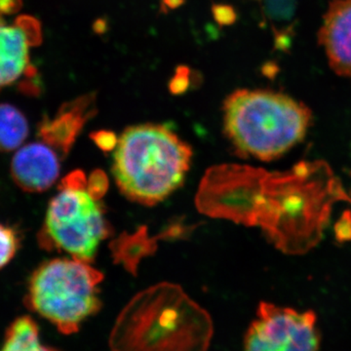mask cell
<instances>
[{"label": "cell", "instance_id": "obj_9", "mask_svg": "<svg viewBox=\"0 0 351 351\" xmlns=\"http://www.w3.org/2000/svg\"><path fill=\"white\" fill-rule=\"evenodd\" d=\"M96 112V95H83L64 103L53 119H44L38 127V137L54 151L66 156L78 134Z\"/></svg>", "mask_w": 351, "mask_h": 351}, {"label": "cell", "instance_id": "obj_13", "mask_svg": "<svg viewBox=\"0 0 351 351\" xmlns=\"http://www.w3.org/2000/svg\"><path fill=\"white\" fill-rule=\"evenodd\" d=\"M117 262L122 263L126 269L136 274L141 258L156 250V241L147 235L145 228H140L134 234H124L112 245Z\"/></svg>", "mask_w": 351, "mask_h": 351}, {"label": "cell", "instance_id": "obj_7", "mask_svg": "<svg viewBox=\"0 0 351 351\" xmlns=\"http://www.w3.org/2000/svg\"><path fill=\"white\" fill-rule=\"evenodd\" d=\"M317 317L270 302L258 304L257 315L247 330L244 351H320Z\"/></svg>", "mask_w": 351, "mask_h": 351}, {"label": "cell", "instance_id": "obj_4", "mask_svg": "<svg viewBox=\"0 0 351 351\" xmlns=\"http://www.w3.org/2000/svg\"><path fill=\"white\" fill-rule=\"evenodd\" d=\"M191 156L189 145L167 127H129L115 147L113 174L127 197L156 204L181 186Z\"/></svg>", "mask_w": 351, "mask_h": 351}, {"label": "cell", "instance_id": "obj_19", "mask_svg": "<svg viewBox=\"0 0 351 351\" xmlns=\"http://www.w3.org/2000/svg\"><path fill=\"white\" fill-rule=\"evenodd\" d=\"M92 138L97 145L103 151H112L115 149L119 143L117 135L110 131H99L92 134Z\"/></svg>", "mask_w": 351, "mask_h": 351}, {"label": "cell", "instance_id": "obj_11", "mask_svg": "<svg viewBox=\"0 0 351 351\" xmlns=\"http://www.w3.org/2000/svg\"><path fill=\"white\" fill-rule=\"evenodd\" d=\"M60 174L59 158L45 143H31L16 152L11 162V175L19 188L39 193L51 188Z\"/></svg>", "mask_w": 351, "mask_h": 351}, {"label": "cell", "instance_id": "obj_14", "mask_svg": "<svg viewBox=\"0 0 351 351\" xmlns=\"http://www.w3.org/2000/svg\"><path fill=\"white\" fill-rule=\"evenodd\" d=\"M29 132V122L19 108L0 104V152L19 149Z\"/></svg>", "mask_w": 351, "mask_h": 351}, {"label": "cell", "instance_id": "obj_6", "mask_svg": "<svg viewBox=\"0 0 351 351\" xmlns=\"http://www.w3.org/2000/svg\"><path fill=\"white\" fill-rule=\"evenodd\" d=\"M107 226L101 208L87 189V180L80 171L62 181L60 193L48 206L39 240L46 248L68 252L73 258H93Z\"/></svg>", "mask_w": 351, "mask_h": 351}, {"label": "cell", "instance_id": "obj_20", "mask_svg": "<svg viewBox=\"0 0 351 351\" xmlns=\"http://www.w3.org/2000/svg\"><path fill=\"white\" fill-rule=\"evenodd\" d=\"M22 7V0H0V20L18 12Z\"/></svg>", "mask_w": 351, "mask_h": 351}, {"label": "cell", "instance_id": "obj_5", "mask_svg": "<svg viewBox=\"0 0 351 351\" xmlns=\"http://www.w3.org/2000/svg\"><path fill=\"white\" fill-rule=\"evenodd\" d=\"M101 280V272L84 261H49L32 274L25 304L62 334H75L101 308L98 285Z\"/></svg>", "mask_w": 351, "mask_h": 351}, {"label": "cell", "instance_id": "obj_1", "mask_svg": "<svg viewBox=\"0 0 351 351\" xmlns=\"http://www.w3.org/2000/svg\"><path fill=\"white\" fill-rule=\"evenodd\" d=\"M338 201L350 203L341 181L322 161H304L285 172L225 164L207 171L196 206L213 218L258 226L276 248L300 255L322 237Z\"/></svg>", "mask_w": 351, "mask_h": 351}, {"label": "cell", "instance_id": "obj_3", "mask_svg": "<svg viewBox=\"0 0 351 351\" xmlns=\"http://www.w3.org/2000/svg\"><path fill=\"white\" fill-rule=\"evenodd\" d=\"M225 130L244 156L271 161L302 142L313 112L288 95L265 89H239L223 104Z\"/></svg>", "mask_w": 351, "mask_h": 351}, {"label": "cell", "instance_id": "obj_8", "mask_svg": "<svg viewBox=\"0 0 351 351\" xmlns=\"http://www.w3.org/2000/svg\"><path fill=\"white\" fill-rule=\"evenodd\" d=\"M41 25L32 16L13 21L0 20V91L12 86L25 76L34 77L31 50L41 43Z\"/></svg>", "mask_w": 351, "mask_h": 351}, {"label": "cell", "instance_id": "obj_15", "mask_svg": "<svg viewBox=\"0 0 351 351\" xmlns=\"http://www.w3.org/2000/svg\"><path fill=\"white\" fill-rule=\"evenodd\" d=\"M19 246L17 234L12 228L0 223V269L12 260Z\"/></svg>", "mask_w": 351, "mask_h": 351}, {"label": "cell", "instance_id": "obj_21", "mask_svg": "<svg viewBox=\"0 0 351 351\" xmlns=\"http://www.w3.org/2000/svg\"><path fill=\"white\" fill-rule=\"evenodd\" d=\"M184 0H162L161 3V10L164 13H167L169 10H174V9L179 8L184 4Z\"/></svg>", "mask_w": 351, "mask_h": 351}, {"label": "cell", "instance_id": "obj_18", "mask_svg": "<svg viewBox=\"0 0 351 351\" xmlns=\"http://www.w3.org/2000/svg\"><path fill=\"white\" fill-rule=\"evenodd\" d=\"M212 13L215 20L219 25H232L237 20V14L232 6L226 4H215L212 7Z\"/></svg>", "mask_w": 351, "mask_h": 351}, {"label": "cell", "instance_id": "obj_12", "mask_svg": "<svg viewBox=\"0 0 351 351\" xmlns=\"http://www.w3.org/2000/svg\"><path fill=\"white\" fill-rule=\"evenodd\" d=\"M0 351H58L43 345L39 328L29 316L18 317L7 328Z\"/></svg>", "mask_w": 351, "mask_h": 351}, {"label": "cell", "instance_id": "obj_10", "mask_svg": "<svg viewBox=\"0 0 351 351\" xmlns=\"http://www.w3.org/2000/svg\"><path fill=\"white\" fill-rule=\"evenodd\" d=\"M319 43L330 68L351 82V0H332L323 18Z\"/></svg>", "mask_w": 351, "mask_h": 351}, {"label": "cell", "instance_id": "obj_2", "mask_svg": "<svg viewBox=\"0 0 351 351\" xmlns=\"http://www.w3.org/2000/svg\"><path fill=\"white\" fill-rule=\"evenodd\" d=\"M209 313L180 286L160 283L135 295L117 317L112 351H208L213 338Z\"/></svg>", "mask_w": 351, "mask_h": 351}, {"label": "cell", "instance_id": "obj_17", "mask_svg": "<svg viewBox=\"0 0 351 351\" xmlns=\"http://www.w3.org/2000/svg\"><path fill=\"white\" fill-rule=\"evenodd\" d=\"M108 186L107 176L101 171H96L87 181V189L95 199H100L105 195Z\"/></svg>", "mask_w": 351, "mask_h": 351}, {"label": "cell", "instance_id": "obj_16", "mask_svg": "<svg viewBox=\"0 0 351 351\" xmlns=\"http://www.w3.org/2000/svg\"><path fill=\"white\" fill-rule=\"evenodd\" d=\"M189 83H191V71L188 66H180L169 82L171 93L175 95L186 93L188 91Z\"/></svg>", "mask_w": 351, "mask_h": 351}]
</instances>
